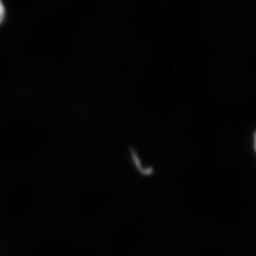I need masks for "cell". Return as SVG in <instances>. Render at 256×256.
<instances>
[{"instance_id":"cell-1","label":"cell","mask_w":256,"mask_h":256,"mask_svg":"<svg viewBox=\"0 0 256 256\" xmlns=\"http://www.w3.org/2000/svg\"><path fill=\"white\" fill-rule=\"evenodd\" d=\"M5 14H6V10H5V6L2 0H0V25L2 24L3 20L5 18Z\"/></svg>"},{"instance_id":"cell-2","label":"cell","mask_w":256,"mask_h":256,"mask_svg":"<svg viewBox=\"0 0 256 256\" xmlns=\"http://www.w3.org/2000/svg\"><path fill=\"white\" fill-rule=\"evenodd\" d=\"M254 146H256V135H254Z\"/></svg>"}]
</instances>
